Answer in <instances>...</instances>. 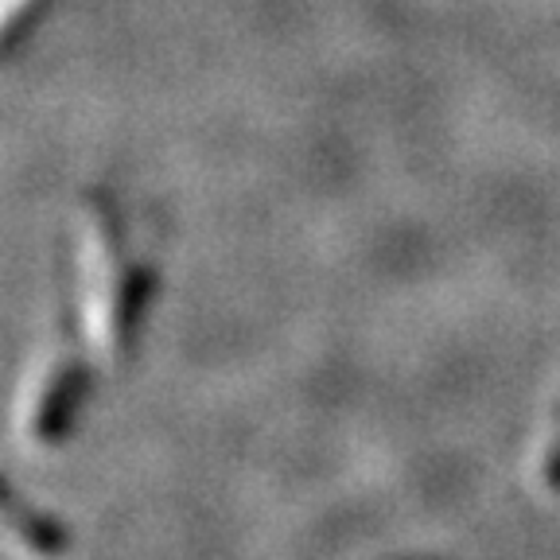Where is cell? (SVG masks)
Here are the masks:
<instances>
[{
  "mask_svg": "<svg viewBox=\"0 0 560 560\" xmlns=\"http://www.w3.org/2000/svg\"><path fill=\"white\" fill-rule=\"evenodd\" d=\"M74 409V374L62 359H44L20 394V432L27 444H55Z\"/></svg>",
  "mask_w": 560,
  "mask_h": 560,
  "instance_id": "cell-2",
  "label": "cell"
},
{
  "mask_svg": "<svg viewBox=\"0 0 560 560\" xmlns=\"http://www.w3.org/2000/svg\"><path fill=\"white\" fill-rule=\"evenodd\" d=\"M79 277H82V324H86L90 347L102 354L105 362L117 359L121 350V319L129 307V292H125V269L117 242L105 226L102 214H86L79 234Z\"/></svg>",
  "mask_w": 560,
  "mask_h": 560,
  "instance_id": "cell-1",
  "label": "cell"
}]
</instances>
